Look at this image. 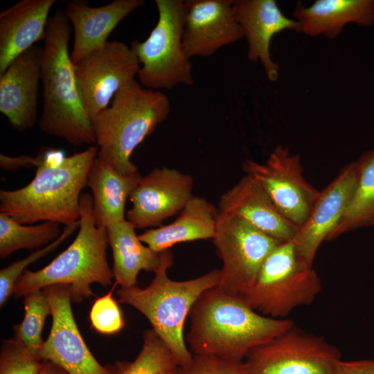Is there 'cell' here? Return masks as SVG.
Wrapping results in <instances>:
<instances>
[{"mask_svg": "<svg viewBox=\"0 0 374 374\" xmlns=\"http://www.w3.org/2000/svg\"><path fill=\"white\" fill-rule=\"evenodd\" d=\"M43 366L40 374H68L60 366L49 362L43 360Z\"/></svg>", "mask_w": 374, "mask_h": 374, "instance_id": "cell-36", "label": "cell"}, {"mask_svg": "<svg viewBox=\"0 0 374 374\" xmlns=\"http://www.w3.org/2000/svg\"><path fill=\"white\" fill-rule=\"evenodd\" d=\"M355 163L356 188L344 215L326 241L357 229L374 226V149L364 152Z\"/></svg>", "mask_w": 374, "mask_h": 374, "instance_id": "cell-26", "label": "cell"}, {"mask_svg": "<svg viewBox=\"0 0 374 374\" xmlns=\"http://www.w3.org/2000/svg\"><path fill=\"white\" fill-rule=\"evenodd\" d=\"M192 176L175 168H154L141 177L130 199L132 207L126 220L136 229L160 226L180 213L193 197Z\"/></svg>", "mask_w": 374, "mask_h": 374, "instance_id": "cell-14", "label": "cell"}, {"mask_svg": "<svg viewBox=\"0 0 374 374\" xmlns=\"http://www.w3.org/2000/svg\"><path fill=\"white\" fill-rule=\"evenodd\" d=\"M112 291L96 299L89 312L92 328L103 335H114L125 326L121 308Z\"/></svg>", "mask_w": 374, "mask_h": 374, "instance_id": "cell-32", "label": "cell"}, {"mask_svg": "<svg viewBox=\"0 0 374 374\" xmlns=\"http://www.w3.org/2000/svg\"><path fill=\"white\" fill-rule=\"evenodd\" d=\"M233 10L247 41L249 60L260 62L268 79L276 81L279 66L271 57V39L285 30L300 33L299 23L287 17L274 0H235Z\"/></svg>", "mask_w": 374, "mask_h": 374, "instance_id": "cell-18", "label": "cell"}, {"mask_svg": "<svg viewBox=\"0 0 374 374\" xmlns=\"http://www.w3.org/2000/svg\"><path fill=\"white\" fill-rule=\"evenodd\" d=\"M71 24L61 10L49 17L40 47L43 109L39 126L45 133L77 147L93 145L96 137L78 87L69 53Z\"/></svg>", "mask_w": 374, "mask_h": 374, "instance_id": "cell-3", "label": "cell"}, {"mask_svg": "<svg viewBox=\"0 0 374 374\" xmlns=\"http://www.w3.org/2000/svg\"><path fill=\"white\" fill-rule=\"evenodd\" d=\"M118 374H173L175 357L152 329L143 333L142 348L133 362H118Z\"/></svg>", "mask_w": 374, "mask_h": 374, "instance_id": "cell-28", "label": "cell"}, {"mask_svg": "<svg viewBox=\"0 0 374 374\" xmlns=\"http://www.w3.org/2000/svg\"><path fill=\"white\" fill-rule=\"evenodd\" d=\"M105 229L112 251L114 278L121 288L136 286L141 270L154 273L159 269L163 251L156 252L144 245L132 223L125 220Z\"/></svg>", "mask_w": 374, "mask_h": 374, "instance_id": "cell-25", "label": "cell"}, {"mask_svg": "<svg viewBox=\"0 0 374 374\" xmlns=\"http://www.w3.org/2000/svg\"><path fill=\"white\" fill-rule=\"evenodd\" d=\"M186 342L193 355H211L231 362L280 335L294 323L262 315L240 296L217 286L205 291L193 304Z\"/></svg>", "mask_w": 374, "mask_h": 374, "instance_id": "cell-1", "label": "cell"}, {"mask_svg": "<svg viewBox=\"0 0 374 374\" xmlns=\"http://www.w3.org/2000/svg\"><path fill=\"white\" fill-rule=\"evenodd\" d=\"M60 224L44 222L28 226L0 212V258L5 259L20 249H33L48 245L62 233Z\"/></svg>", "mask_w": 374, "mask_h": 374, "instance_id": "cell-27", "label": "cell"}, {"mask_svg": "<svg viewBox=\"0 0 374 374\" xmlns=\"http://www.w3.org/2000/svg\"><path fill=\"white\" fill-rule=\"evenodd\" d=\"M74 66L78 87L91 121L105 110L116 93L135 80L141 67L130 46L108 41Z\"/></svg>", "mask_w": 374, "mask_h": 374, "instance_id": "cell-12", "label": "cell"}, {"mask_svg": "<svg viewBox=\"0 0 374 374\" xmlns=\"http://www.w3.org/2000/svg\"><path fill=\"white\" fill-rule=\"evenodd\" d=\"M158 21L148 37L134 40L131 48L141 67L137 76L148 89H172L194 83L193 64L183 44L185 1L156 0Z\"/></svg>", "mask_w": 374, "mask_h": 374, "instance_id": "cell-8", "label": "cell"}, {"mask_svg": "<svg viewBox=\"0 0 374 374\" xmlns=\"http://www.w3.org/2000/svg\"><path fill=\"white\" fill-rule=\"evenodd\" d=\"M141 175H123L96 157L89 169L87 187L92 193L93 211L97 226H107L126 220V200L137 186Z\"/></svg>", "mask_w": 374, "mask_h": 374, "instance_id": "cell-23", "label": "cell"}, {"mask_svg": "<svg viewBox=\"0 0 374 374\" xmlns=\"http://www.w3.org/2000/svg\"><path fill=\"white\" fill-rule=\"evenodd\" d=\"M355 162L347 164L321 191L306 222L292 240L299 259L312 266L319 246L344 215L357 184Z\"/></svg>", "mask_w": 374, "mask_h": 374, "instance_id": "cell-16", "label": "cell"}, {"mask_svg": "<svg viewBox=\"0 0 374 374\" xmlns=\"http://www.w3.org/2000/svg\"><path fill=\"white\" fill-rule=\"evenodd\" d=\"M217 209L237 215L280 242L292 240L299 229L278 210L261 186L246 175L221 196Z\"/></svg>", "mask_w": 374, "mask_h": 374, "instance_id": "cell-20", "label": "cell"}, {"mask_svg": "<svg viewBox=\"0 0 374 374\" xmlns=\"http://www.w3.org/2000/svg\"><path fill=\"white\" fill-rule=\"evenodd\" d=\"M300 33L333 39L350 23L361 26L374 24V0H317L310 6L299 1L293 12Z\"/></svg>", "mask_w": 374, "mask_h": 374, "instance_id": "cell-22", "label": "cell"}, {"mask_svg": "<svg viewBox=\"0 0 374 374\" xmlns=\"http://www.w3.org/2000/svg\"><path fill=\"white\" fill-rule=\"evenodd\" d=\"M242 168L287 220L299 228L306 222L320 191L305 179L299 154L279 145L265 163L247 159Z\"/></svg>", "mask_w": 374, "mask_h": 374, "instance_id": "cell-11", "label": "cell"}, {"mask_svg": "<svg viewBox=\"0 0 374 374\" xmlns=\"http://www.w3.org/2000/svg\"><path fill=\"white\" fill-rule=\"evenodd\" d=\"M144 3L143 0H114L105 6L92 7L86 1H68L62 11L73 31L70 54L73 64L103 46L116 26Z\"/></svg>", "mask_w": 374, "mask_h": 374, "instance_id": "cell-19", "label": "cell"}, {"mask_svg": "<svg viewBox=\"0 0 374 374\" xmlns=\"http://www.w3.org/2000/svg\"><path fill=\"white\" fill-rule=\"evenodd\" d=\"M41 76L40 48L35 46L0 73V112L17 131L32 128L37 122Z\"/></svg>", "mask_w": 374, "mask_h": 374, "instance_id": "cell-17", "label": "cell"}, {"mask_svg": "<svg viewBox=\"0 0 374 374\" xmlns=\"http://www.w3.org/2000/svg\"><path fill=\"white\" fill-rule=\"evenodd\" d=\"M217 213L218 210L206 199L193 195L173 222L146 230L139 238L159 253L178 243L212 239Z\"/></svg>", "mask_w": 374, "mask_h": 374, "instance_id": "cell-24", "label": "cell"}, {"mask_svg": "<svg viewBox=\"0 0 374 374\" xmlns=\"http://www.w3.org/2000/svg\"><path fill=\"white\" fill-rule=\"evenodd\" d=\"M335 374H374V359H341L337 364Z\"/></svg>", "mask_w": 374, "mask_h": 374, "instance_id": "cell-34", "label": "cell"}, {"mask_svg": "<svg viewBox=\"0 0 374 374\" xmlns=\"http://www.w3.org/2000/svg\"><path fill=\"white\" fill-rule=\"evenodd\" d=\"M79 226V220L66 226L60 235L53 242L40 249H37L27 257L13 262L0 271L1 308L5 305L10 295L13 294L15 283L23 272L26 269V267L31 263L53 251L70 236Z\"/></svg>", "mask_w": 374, "mask_h": 374, "instance_id": "cell-30", "label": "cell"}, {"mask_svg": "<svg viewBox=\"0 0 374 374\" xmlns=\"http://www.w3.org/2000/svg\"><path fill=\"white\" fill-rule=\"evenodd\" d=\"M43 360L15 338L4 339L0 352V374H40Z\"/></svg>", "mask_w": 374, "mask_h": 374, "instance_id": "cell-31", "label": "cell"}, {"mask_svg": "<svg viewBox=\"0 0 374 374\" xmlns=\"http://www.w3.org/2000/svg\"><path fill=\"white\" fill-rule=\"evenodd\" d=\"M170 112L166 94L146 89L135 79L118 91L110 105L92 121L97 157L121 175L139 172L130 159L133 151Z\"/></svg>", "mask_w": 374, "mask_h": 374, "instance_id": "cell-6", "label": "cell"}, {"mask_svg": "<svg viewBox=\"0 0 374 374\" xmlns=\"http://www.w3.org/2000/svg\"><path fill=\"white\" fill-rule=\"evenodd\" d=\"M173 374H249L244 361L231 362L211 355H193L186 366H178Z\"/></svg>", "mask_w": 374, "mask_h": 374, "instance_id": "cell-33", "label": "cell"}, {"mask_svg": "<svg viewBox=\"0 0 374 374\" xmlns=\"http://www.w3.org/2000/svg\"><path fill=\"white\" fill-rule=\"evenodd\" d=\"M321 290L317 273L299 259L290 240L278 243L271 251L253 286L242 298L262 315L285 319L295 308L310 305Z\"/></svg>", "mask_w": 374, "mask_h": 374, "instance_id": "cell-7", "label": "cell"}, {"mask_svg": "<svg viewBox=\"0 0 374 374\" xmlns=\"http://www.w3.org/2000/svg\"><path fill=\"white\" fill-rule=\"evenodd\" d=\"M233 0L185 1L183 44L186 55L206 57L244 37Z\"/></svg>", "mask_w": 374, "mask_h": 374, "instance_id": "cell-15", "label": "cell"}, {"mask_svg": "<svg viewBox=\"0 0 374 374\" xmlns=\"http://www.w3.org/2000/svg\"><path fill=\"white\" fill-rule=\"evenodd\" d=\"M173 264L170 249L163 251L162 261L151 283L120 288L117 301L129 305L143 314L152 330L172 353L179 366L188 365L193 354L186 346L184 327L190 311L202 293L218 286L221 271L215 269L187 280H174L167 274Z\"/></svg>", "mask_w": 374, "mask_h": 374, "instance_id": "cell-4", "label": "cell"}, {"mask_svg": "<svg viewBox=\"0 0 374 374\" xmlns=\"http://www.w3.org/2000/svg\"><path fill=\"white\" fill-rule=\"evenodd\" d=\"M80 226L72 243L49 264L37 271L26 269L15 283L16 297L54 285H66L72 302L80 303L94 293L91 285H110L114 278L106 257L108 244L106 229L97 226L93 198L82 193L80 199Z\"/></svg>", "mask_w": 374, "mask_h": 374, "instance_id": "cell-5", "label": "cell"}, {"mask_svg": "<svg viewBox=\"0 0 374 374\" xmlns=\"http://www.w3.org/2000/svg\"><path fill=\"white\" fill-rule=\"evenodd\" d=\"M24 296V316L13 327L14 338L38 354L44 343L42 333L46 317L51 315V307L44 289L33 290Z\"/></svg>", "mask_w": 374, "mask_h": 374, "instance_id": "cell-29", "label": "cell"}, {"mask_svg": "<svg viewBox=\"0 0 374 374\" xmlns=\"http://www.w3.org/2000/svg\"><path fill=\"white\" fill-rule=\"evenodd\" d=\"M56 0H20L0 13V73L17 56L44 40Z\"/></svg>", "mask_w": 374, "mask_h": 374, "instance_id": "cell-21", "label": "cell"}, {"mask_svg": "<svg viewBox=\"0 0 374 374\" xmlns=\"http://www.w3.org/2000/svg\"><path fill=\"white\" fill-rule=\"evenodd\" d=\"M98 148L70 157L43 148L34 178L26 186L0 191V211L19 223L53 222L68 226L80 219V199Z\"/></svg>", "mask_w": 374, "mask_h": 374, "instance_id": "cell-2", "label": "cell"}, {"mask_svg": "<svg viewBox=\"0 0 374 374\" xmlns=\"http://www.w3.org/2000/svg\"><path fill=\"white\" fill-rule=\"evenodd\" d=\"M341 359L336 347L294 325L251 350L244 362L249 374H335Z\"/></svg>", "mask_w": 374, "mask_h": 374, "instance_id": "cell-10", "label": "cell"}, {"mask_svg": "<svg viewBox=\"0 0 374 374\" xmlns=\"http://www.w3.org/2000/svg\"><path fill=\"white\" fill-rule=\"evenodd\" d=\"M42 289L51 307L52 324L38 353L40 358L68 374H118L117 363L114 366L100 364L86 345L73 314L68 286L54 285Z\"/></svg>", "mask_w": 374, "mask_h": 374, "instance_id": "cell-13", "label": "cell"}, {"mask_svg": "<svg viewBox=\"0 0 374 374\" xmlns=\"http://www.w3.org/2000/svg\"><path fill=\"white\" fill-rule=\"evenodd\" d=\"M212 240L222 261L217 287L242 297L251 290L265 259L280 243L237 215L219 211Z\"/></svg>", "mask_w": 374, "mask_h": 374, "instance_id": "cell-9", "label": "cell"}, {"mask_svg": "<svg viewBox=\"0 0 374 374\" xmlns=\"http://www.w3.org/2000/svg\"><path fill=\"white\" fill-rule=\"evenodd\" d=\"M40 162L39 154L33 157L28 155L19 157H10L3 154H0V166L8 170H16L21 167H37Z\"/></svg>", "mask_w": 374, "mask_h": 374, "instance_id": "cell-35", "label": "cell"}]
</instances>
